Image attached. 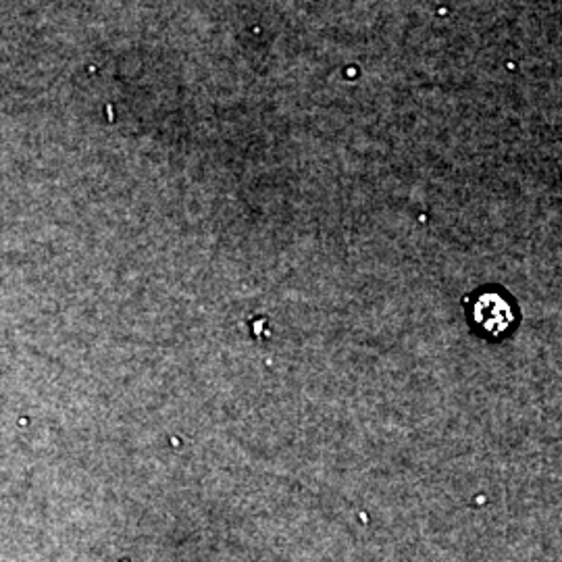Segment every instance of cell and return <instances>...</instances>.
I'll return each instance as SVG.
<instances>
[{"label": "cell", "mask_w": 562, "mask_h": 562, "mask_svg": "<svg viewBox=\"0 0 562 562\" xmlns=\"http://www.w3.org/2000/svg\"><path fill=\"white\" fill-rule=\"evenodd\" d=\"M471 329L483 340H502L510 335L518 323V310L506 290L481 287L465 298Z\"/></svg>", "instance_id": "cell-1"}]
</instances>
